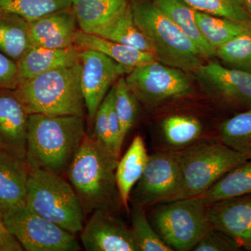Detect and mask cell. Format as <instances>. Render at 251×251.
<instances>
[{"label":"cell","mask_w":251,"mask_h":251,"mask_svg":"<svg viewBox=\"0 0 251 251\" xmlns=\"http://www.w3.org/2000/svg\"><path fill=\"white\" fill-rule=\"evenodd\" d=\"M151 207L148 216L151 226L173 251H193L213 228L208 217L207 204L198 196Z\"/></svg>","instance_id":"cell-7"},{"label":"cell","mask_w":251,"mask_h":251,"mask_svg":"<svg viewBox=\"0 0 251 251\" xmlns=\"http://www.w3.org/2000/svg\"><path fill=\"white\" fill-rule=\"evenodd\" d=\"M18 86L17 63L0 52V90H12Z\"/></svg>","instance_id":"cell-36"},{"label":"cell","mask_w":251,"mask_h":251,"mask_svg":"<svg viewBox=\"0 0 251 251\" xmlns=\"http://www.w3.org/2000/svg\"><path fill=\"white\" fill-rule=\"evenodd\" d=\"M145 208L132 205V232L140 251H173L151 226Z\"/></svg>","instance_id":"cell-30"},{"label":"cell","mask_w":251,"mask_h":251,"mask_svg":"<svg viewBox=\"0 0 251 251\" xmlns=\"http://www.w3.org/2000/svg\"><path fill=\"white\" fill-rule=\"evenodd\" d=\"M31 46L27 21L0 11V52L17 62Z\"/></svg>","instance_id":"cell-24"},{"label":"cell","mask_w":251,"mask_h":251,"mask_svg":"<svg viewBox=\"0 0 251 251\" xmlns=\"http://www.w3.org/2000/svg\"><path fill=\"white\" fill-rule=\"evenodd\" d=\"M251 193V160L226 173L202 196L206 204Z\"/></svg>","instance_id":"cell-25"},{"label":"cell","mask_w":251,"mask_h":251,"mask_svg":"<svg viewBox=\"0 0 251 251\" xmlns=\"http://www.w3.org/2000/svg\"><path fill=\"white\" fill-rule=\"evenodd\" d=\"M115 215L103 210L92 213L81 231L86 251H140L131 228Z\"/></svg>","instance_id":"cell-13"},{"label":"cell","mask_w":251,"mask_h":251,"mask_svg":"<svg viewBox=\"0 0 251 251\" xmlns=\"http://www.w3.org/2000/svg\"><path fill=\"white\" fill-rule=\"evenodd\" d=\"M161 131L167 145L172 150H178L197 143L203 128L201 122L195 117L175 115L163 120Z\"/></svg>","instance_id":"cell-27"},{"label":"cell","mask_w":251,"mask_h":251,"mask_svg":"<svg viewBox=\"0 0 251 251\" xmlns=\"http://www.w3.org/2000/svg\"><path fill=\"white\" fill-rule=\"evenodd\" d=\"M29 114L12 90H0V142L25 159Z\"/></svg>","instance_id":"cell-16"},{"label":"cell","mask_w":251,"mask_h":251,"mask_svg":"<svg viewBox=\"0 0 251 251\" xmlns=\"http://www.w3.org/2000/svg\"><path fill=\"white\" fill-rule=\"evenodd\" d=\"M195 73L213 98L234 106L251 108V72L211 62L202 64Z\"/></svg>","instance_id":"cell-12"},{"label":"cell","mask_w":251,"mask_h":251,"mask_svg":"<svg viewBox=\"0 0 251 251\" xmlns=\"http://www.w3.org/2000/svg\"><path fill=\"white\" fill-rule=\"evenodd\" d=\"M94 34L152 53L148 39L135 25L130 1L122 11L99 28Z\"/></svg>","instance_id":"cell-22"},{"label":"cell","mask_w":251,"mask_h":251,"mask_svg":"<svg viewBox=\"0 0 251 251\" xmlns=\"http://www.w3.org/2000/svg\"><path fill=\"white\" fill-rule=\"evenodd\" d=\"M115 89V110L120 126L122 140L134 125L138 115V99L127 85L125 76L119 78Z\"/></svg>","instance_id":"cell-31"},{"label":"cell","mask_w":251,"mask_h":251,"mask_svg":"<svg viewBox=\"0 0 251 251\" xmlns=\"http://www.w3.org/2000/svg\"><path fill=\"white\" fill-rule=\"evenodd\" d=\"M29 171L25 159L0 149V212L25 203Z\"/></svg>","instance_id":"cell-17"},{"label":"cell","mask_w":251,"mask_h":251,"mask_svg":"<svg viewBox=\"0 0 251 251\" xmlns=\"http://www.w3.org/2000/svg\"><path fill=\"white\" fill-rule=\"evenodd\" d=\"M86 135L84 117L29 115L25 153L29 170L62 176Z\"/></svg>","instance_id":"cell-1"},{"label":"cell","mask_w":251,"mask_h":251,"mask_svg":"<svg viewBox=\"0 0 251 251\" xmlns=\"http://www.w3.org/2000/svg\"><path fill=\"white\" fill-rule=\"evenodd\" d=\"M28 24L32 46L48 49H65L74 45V38L79 30L73 6L46 15Z\"/></svg>","instance_id":"cell-15"},{"label":"cell","mask_w":251,"mask_h":251,"mask_svg":"<svg viewBox=\"0 0 251 251\" xmlns=\"http://www.w3.org/2000/svg\"><path fill=\"white\" fill-rule=\"evenodd\" d=\"M10 232L27 251H78L81 247L75 237L52 221L20 204L0 212Z\"/></svg>","instance_id":"cell-8"},{"label":"cell","mask_w":251,"mask_h":251,"mask_svg":"<svg viewBox=\"0 0 251 251\" xmlns=\"http://www.w3.org/2000/svg\"><path fill=\"white\" fill-rule=\"evenodd\" d=\"M149 155L143 138L137 135L125 156L119 160L116 168V182L122 205L130 213V193L141 177L148 164Z\"/></svg>","instance_id":"cell-19"},{"label":"cell","mask_w":251,"mask_h":251,"mask_svg":"<svg viewBox=\"0 0 251 251\" xmlns=\"http://www.w3.org/2000/svg\"><path fill=\"white\" fill-rule=\"evenodd\" d=\"M220 141L251 160V108L222 123Z\"/></svg>","instance_id":"cell-28"},{"label":"cell","mask_w":251,"mask_h":251,"mask_svg":"<svg viewBox=\"0 0 251 251\" xmlns=\"http://www.w3.org/2000/svg\"><path fill=\"white\" fill-rule=\"evenodd\" d=\"M207 213L213 228L251 251V193L208 204Z\"/></svg>","instance_id":"cell-14"},{"label":"cell","mask_w":251,"mask_h":251,"mask_svg":"<svg viewBox=\"0 0 251 251\" xmlns=\"http://www.w3.org/2000/svg\"><path fill=\"white\" fill-rule=\"evenodd\" d=\"M242 1L248 12L251 15V0H242Z\"/></svg>","instance_id":"cell-38"},{"label":"cell","mask_w":251,"mask_h":251,"mask_svg":"<svg viewBox=\"0 0 251 251\" xmlns=\"http://www.w3.org/2000/svg\"><path fill=\"white\" fill-rule=\"evenodd\" d=\"M125 80L138 101L150 109L186 97L193 91L186 72L158 62L133 67Z\"/></svg>","instance_id":"cell-9"},{"label":"cell","mask_w":251,"mask_h":251,"mask_svg":"<svg viewBox=\"0 0 251 251\" xmlns=\"http://www.w3.org/2000/svg\"><path fill=\"white\" fill-rule=\"evenodd\" d=\"M171 151L181 171L184 198L202 196L226 173L247 161L221 141H198Z\"/></svg>","instance_id":"cell-6"},{"label":"cell","mask_w":251,"mask_h":251,"mask_svg":"<svg viewBox=\"0 0 251 251\" xmlns=\"http://www.w3.org/2000/svg\"><path fill=\"white\" fill-rule=\"evenodd\" d=\"M74 45L80 51H99L116 62L132 68L157 62L152 53L84 32L80 29L75 34Z\"/></svg>","instance_id":"cell-20"},{"label":"cell","mask_w":251,"mask_h":251,"mask_svg":"<svg viewBox=\"0 0 251 251\" xmlns=\"http://www.w3.org/2000/svg\"><path fill=\"white\" fill-rule=\"evenodd\" d=\"M114 93H115V89L112 87L97 110L94 117V136L92 137L100 148L106 150L112 156L113 154L112 152L110 135H109L108 112L109 106H110V101Z\"/></svg>","instance_id":"cell-34"},{"label":"cell","mask_w":251,"mask_h":251,"mask_svg":"<svg viewBox=\"0 0 251 251\" xmlns=\"http://www.w3.org/2000/svg\"><path fill=\"white\" fill-rule=\"evenodd\" d=\"M80 57L82 94L87 115L92 121L110 87L133 68L120 64L94 50H80Z\"/></svg>","instance_id":"cell-11"},{"label":"cell","mask_w":251,"mask_h":251,"mask_svg":"<svg viewBox=\"0 0 251 251\" xmlns=\"http://www.w3.org/2000/svg\"><path fill=\"white\" fill-rule=\"evenodd\" d=\"M196 21L204 39L216 52L221 46L251 27L249 23L237 22L197 11Z\"/></svg>","instance_id":"cell-26"},{"label":"cell","mask_w":251,"mask_h":251,"mask_svg":"<svg viewBox=\"0 0 251 251\" xmlns=\"http://www.w3.org/2000/svg\"><path fill=\"white\" fill-rule=\"evenodd\" d=\"M73 0H0V11L18 15L28 23L72 7Z\"/></svg>","instance_id":"cell-29"},{"label":"cell","mask_w":251,"mask_h":251,"mask_svg":"<svg viewBox=\"0 0 251 251\" xmlns=\"http://www.w3.org/2000/svg\"><path fill=\"white\" fill-rule=\"evenodd\" d=\"M80 50L73 45L65 49L32 46L18 61V85L44 73L71 67L80 62Z\"/></svg>","instance_id":"cell-18"},{"label":"cell","mask_w":251,"mask_h":251,"mask_svg":"<svg viewBox=\"0 0 251 251\" xmlns=\"http://www.w3.org/2000/svg\"><path fill=\"white\" fill-rule=\"evenodd\" d=\"M24 251L21 243L9 232L0 215V251Z\"/></svg>","instance_id":"cell-37"},{"label":"cell","mask_w":251,"mask_h":251,"mask_svg":"<svg viewBox=\"0 0 251 251\" xmlns=\"http://www.w3.org/2000/svg\"><path fill=\"white\" fill-rule=\"evenodd\" d=\"M25 204L33 211L73 234L81 232L85 213L72 185L62 175L30 170Z\"/></svg>","instance_id":"cell-5"},{"label":"cell","mask_w":251,"mask_h":251,"mask_svg":"<svg viewBox=\"0 0 251 251\" xmlns=\"http://www.w3.org/2000/svg\"><path fill=\"white\" fill-rule=\"evenodd\" d=\"M200 12L251 24V15L242 0H184Z\"/></svg>","instance_id":"cell-33"},{"label":"cell","mask_w":251,"mask_h":251,"mask_svg":"<svg viewBox=\"0 0 251 251\" xmlns=\"http://www.w3.org/2000/svg\"><path fill=\"white\" fill-rule=\"evenodd\" d=\"M118 162L92 137L86 135L67 171L85 214L103 210L115 214L120 209L115 176Z\"/></svg>","instance_id":"cell-2"},{"label":"cell","mask_w":251,"mask_h":251,"mask_svg":"<svg viewBox=\"0 0 251 251\" xmlns=\"http://www.w3.org/2000/svg\"><path fill=\"white\" fill-rule=\"evenodd\" d=\"M182 198V177L173 151H160L149 156L145 171L130 193L132 205L147 209Z\"/></svg>","instance_id":"cell-10"},{"label":"cell","mask_w":251,"mask_h":251,"mask_svg":"<svg viewBox=\"0 0 251 251\" xmlns=\"http://www.w3.org/2000/svg\"><path fill=\"white\" fill-rule=\"evenodd\" d=\"M133 21L148 39L157 62L185 72H195L202 64L196 45L153 0H129Z\"/></svg>","instance_id":"cell-4"},{"label":"cell","mask_w":251,"mask_h":251,"mask_svg":"<svg viewBox=\"0 0 251 251\" xmlns=\"http://www.w3.org/2000/svg\"><path fill=\"white\" fill-rule=\"evenodd\" d=\"M157 7L193 41L202 58H212L216 50L206 41L196 21V10L184 0H153Z\"/></svg>","instance_id":"cell-21"},{"label":"cell","mask_w":251,"mask_h":251,"mask_svg":"<svg viewBox=\"0 0 251 251\" xmlns=\"http://www.w3.org/2000/svg\"><path fill=\"white\" fill-rule=\"evenodd\" d=\"M81 61L24 81L14 90L29 115L85 117Z\"/></svg>","instance_id":"cell-3"},{"label":"cell","mask_w":251,"mask_h":251,"mask_svg":"<svg viewBox=\"0 0 251 251\" xmlns=\"http://www.w3.org/2000/svg\"><path fill=\"white\" fill-rule=\"evenodd\" d=\"M129 3V0H73L80 30L94 34Z\"/></svg>","instance_id":"cell-23"},{"label":"cell","mask_w":251,"mask_h":251,"mask_svg":"<svg viewBox=\"0 0 251 251\" xmlns=\"http://www.w3.org/2000/svg\"><path fill=\"white\" fill-rule=\"evenodd\" d=\"M1 148H4V147L3 146L2 144H1V142H0V149Z\"/></svg>","instance_id":"cell-39"},{"label":"cell","mask_w":251,"mask_h":251,"mask_svg":"<svg viewBox=\"0 0 251 251\" xmlns=\"http://www.w3.org/2000/svg\"><path fill=\"white\" fill-rule=\"evenodd\" d=\"M216 56L237 69L251 72V27L219 47Z\"/></svg>","instance_id":"cell-32"},{"label":"cell","mask_w":251,"mask_h":251,"mask_svg":"<svg viewBox=\"0 0 251 251\" xmlns=\"http://www.w3.org/2000/svg\"><path fill=\"white\" fill-rule=\"evenodd\" d=\"M239 244L232 237L218 229L212 228L200 241L193 251H239Z\"/></svg>","instance_id":"cell-35"}]
</instances>
